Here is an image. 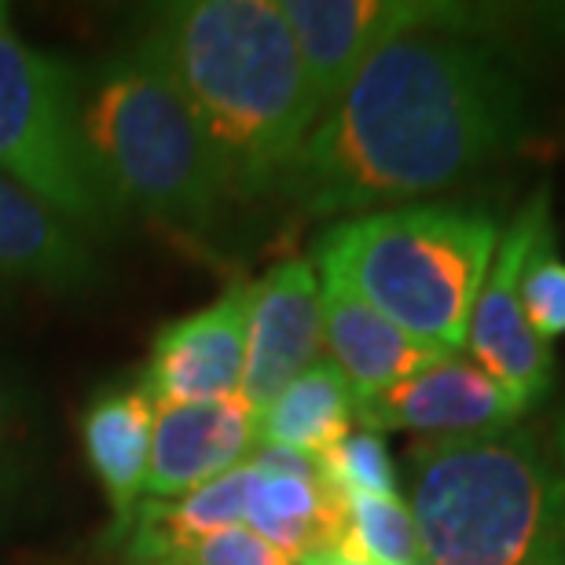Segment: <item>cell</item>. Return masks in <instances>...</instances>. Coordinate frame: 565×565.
I'll use <instances>...</instances> for the list:
<instances>
[{
    "label": "cell",
    "instance_id": "obj_1",
    "mask_svg": "<svg viewBox=\"0 0 565 565\" xmlns=\"http://www.w3.org/2000/svg\"><path fill=\"white\" fill-rule=\"evenodd\" d=\"M533 137V96L500 44L426 30L386 44L323 110L282 195L312 221L426 202L518 154Z\"/></svg>",
    "mask_w": 565,
    "mask_h": 565
},
{
    "label": "cell",
    "instance_id": "obj_2",
    "mask_svg": "<svg viewBox=\"0 0 565 565\" xmlns=\"http://www.w3.org/2000/svg\"><path fill=\"white\" fill-rule=\"evenodd\" d=\"M137 52L184 96L217 158L228 202L282 191L320 107L279 0L162 4Z\"/></svg>",
    "mask_w": 565,
    "mask_h": 565
},
{
    "label": "cell",
    "instance_id": "obj_3",
    "mask_svg": "<svg viewBox=\"0 0 565 565\" xmlns=\"http://www.w3.org/2000/svg\"><path fill=\"white\" fill-rule=\"evenodd\" d=\"M404 467L426 565H565V473L547 434L423 437Z\"/></svg>",
    "mask_w": 565,
    "mask_h": 565
},
{
    "label": "cell",
    "instance_id": "obj_4",
    "mask_svg": "<svg viewBox=\"0 0 565 565\" xmlns=\"http://www.w3.org/2000/svg\"><path fill=\"white\" fill-rule=\"evenodd\" d=\"M500 232V217L478 202H408L327 224L312 265L423 345L456 356Z\"/></svg>",
    "mask_w": 565,
    "mask_h": 565
},
{
    "label": "cell",
    "instance_id": "obj_5",
    "mask_svg": "<svg viewBox=\"0 0 565 565\" xmlns=\"http://www.w3.org/2000/svg\"><path fill=\"white\" fill-rule=\"evenodd\" d=\"M88 154L118 213L202 239L228 206L217 158L173 82L137 49L82 82Z\"/></svg>",
    "mask_w": 565,
    "mask_h": 565
},
{
    "label": "cell",
    "instance_id": "obj_6",
    "mask_svg": "<svg viewBox=\"0 0 565 565\" xmlns=\"http://www.w3.org/2000/svg\"><path fill=\"white\" fill-rule=\"evenodd\" d=\"M0 177L74 228L110 232L121 221L85 143L82 77L15 30L0 33Z\"/></svg>",
    "mask_w": 565,
    "mask_h": 565
},
{
    "label": "cell",
    "instance_id": "obj_7",
    "mask_svg": "<svg viewBox=\"0 0 565 565\" xmlns=\"http://www.w3.org/2000/svg\"><path fill=\"white\" fill-rule=\"evenodd\" d=\"M279 11L298 41L320 115L386 44L426 30L484 33L495 22L484 15L489 8L448 0H279Z\"/></svg>",
    "mask_w": 565,
    "mask_h": 565
},
{
    "label": "cell",
    "instance_id": "obj_8",
    "mask_svg": "<svg viewBox=\"0 0 565 565\" xmlns=\"http://www.w3.org/2000/svg\"><path fill=\"white\" fill-rule=\"evenodd\" d=\"M551 228H555L551 188L540 184L503 224L492 265L484 273L478 301H473L467 338H462V356H470L522 408V415L533 412L555 382V353L536 338L522 312V301H518L525 257L533 254L540 235H547Z\"/></svg>",
    "mask_w": 565,
    "mask_h": 565
},
{
    "label": "cell",
    "instance_id": "obj_9",
    "mask_svg": "<svg viewBox=\"0 0 565 565\" xmlns=\"http://www.w3.org/2000/svg\"><path fill=\"white\" fill-rule=\"evenodd\" d=\"M254 282H228L206 309L169 320L154 334L140 390L154 404H213L243 390Z\"/></svg>",
    "mask_w": 565,
    "mask_h": 565
},
{
    "label": "cell",
    "instance_id": "obj_10",
    "mask_svg": "<svg viewBox=\"0 0 565 565\" xmlns=\"http://www.w3.org/2000/svg\"><path fill=\"white\" fill-rule=\"evenodd\" d=\"M323 356V301L312 257H287L254 282L239 401L265 412Z\"/></svg>",
    "mask_w": 565,
    "mask_h": 565
},
{
    "label": "cell",
    "instance_id": "obj_11",
    "mask_svg": "<svg viewBox=\"0 0 565 565\" xmlns=\"http://www.w3.org/2000/svg\"><path fill=\"white\" fill-rule=\"evenodd\" d=\"M522 423V408L470 356H440L419 375L356 401V426L371 434L484 437Z\"/></svg>",
    "mask_w": 565,
    "mask_h": 565
},
{
    "label": "cell",
    "instance_id": "obj_12",
    "mask_svg": "<svg viewBox=\"0 0 565 565\" xmlns=\"http://www.w3.org/2000/svg\"><path fill=\"white\" fill-rule=\"evenodd\" d=\"M254 470L243 525L305 565H345V495L327 484L316 459L287 448H257Z\"/></svg>",
    "mask_w": 565,
    "mask_h": 565
},
{
    "label": "cell",
    "instance_id": "obj_13",
    "mask_svg": "<svg viewBox=\"0 0 565 565\" xmlns=\"http://www.w3.org/2000/svg\"><path fill=\"white\" fill-rule=\"evenodd\" d=\"M257 415L239 397L213 404H154L147 500H177L254 459Z\"/></svg>",
    "mask_w": 565,
    "mask_h": 565
},
{
    "label": "cell",
    "instance_id": "obj_14",
    "mask_svg": "<svg viewBox=\"0 0 565 565\" xmlns=\"http://www.w3.org/2000/svg\"><path fill=\"white\" fill-rule=\"evenodd\" d=\"M77 429H82L85 462L110 507L107 536L121 544L147 500L154 401L140 386H107L85 404Z\"/></svg>",
    "mask_w": 565,
    "mask_h": 565
},
{
    "label": "cell",
    "instance_id": "obj_15",
    "mask_svg": "<svg viewBox=\"0 0 565 565\" xmlns=\"http://www.w3.org/2000/svg\"><path fill=\"white\" fill-rule=\"evenodd\" d=\"M320 301L327 360L342 371L356 401L397 386V382L419 375L423 367L437 364L440 356H448L401 331L345 282L320 276Z\"/></svg>",
    "mask_w": 565,
    "mask_h": 565
},
{
    "label": "cell",
    "instance_id": "obj_16",
    "mask_svg": "<svg viewBox=\"0 0 565 565\" xmlns=\"http://www.w3.org/2000/svg\"><path fill=\"white\" fill-rule=\"evenodd\" d=\"M0 279L52 294H82L99 282L82 228L8 177H0Z\"/></svg>",
    "mask_w": 565,
    "mask_h": 565
},
{
    "label": "cell",
    "instance_id": "obj_17",
    "mask_svg": "<svg viewBox=\"0 0 565 565\" xmlns=\"http://www.w3.org/2000/svg\"><path fill=\"white\" fill-rule=\"evenodd\" d=\"M254 473L257 470L250 459L243 467H235L232 473H224V478L202 484L195 492L177 495V500H143L126 540H121L126 562L147 565L169 555V551L195 544V540H206L232 525H243Z\"/></svg>",
    "mask_w": 565,
    "mask_h": 565
},
{
    "label": "cell",
    "instance_id": "obj_18",
    "mask_svg": "<svg viewBox=\"0 0 565 565\" xmlns=\"http://www.w3.org/2000/svg\"><path fill=\"white\" fill-rule=\"evenodd\" d=\"M356 426V397L331 360L305 367L279 397L257 412V445L320 459Z\"/></svg>",
    "mask_w": 565,
    "mask_h": 565
},
{
    "label": "cell",
    "instance_id": "obj_19",
    "mask_svg": "<svg viewBox=\"0 0 565 565\" xmlns=\"http://www.w3.org/2000/svg\"><path fill=\"white\" fill-rule=\"evenodd\" d=\"M349 562L360 565H423L415 518L401 495H345Z\"/></svg>",
    "mask_w": 565,
    "mask_h": 565
},
{
    "label": "cell",
    "instance_id": "obj_20",
    "mask_svg": "<svg viewBox=\"0 0 565 565\" xmlns=\"http://www.w3.org/2000/svg\"><path fill=\"white\" fill-rule=\"evenodd\" d=\"M316 467L342 495H401V478L382 434L353 426L316 459Z\"/></svg>",
    "mask_w": 565,
    "mask_h": 565
},
{
    "label": "cell",
    "instance_id": "obj_21",
    "mask_svg": "<svg viewBox=\"0 0 565 565\" xmlns=\"http://www.w3.org/2000/svg\"><path fill=\"white\" fill-rule=\"evenodd\" d=\"M518 301L529 327L540 342H555L565 334V257L558 254L555 228L540 235L533 254L525 257L522 279H518Z\"/></svg>",
    "mask_w": 565,
    "mask_h": 565
},
{
    "label": "cell",
    "instance_id": "obj_22",
    "mask_svg": "<svg viewBox=\"0 0 565 565\" xmlns=\"http://www.w3.org/2000/svg\"><path fill=\"white\" fill-rule=\"evenodd\" d=\"M33 467V426L26 415V397L0 371V507L26 492Z\"/></svg>",
    "mask_w": 565,
    "mask_h": 565
},
{
    "label": "cell",
    "instance_id": "obj_23",
    "mask_svg": "<svg viewBox=\"0 0 565 565\" xmlns=\"http://www.w3.org/2000/svg\"><path fill=\"white\" fill-rule=\"evenodd\" d=\"M147 565H305L301 558L287 555L276 544H268L246 525H232L224 533H213L195 544L169 551V555Z\"/></svg>",
    "mask_w": 565,
    "mask_h": 565
},
{
    "label": "cell",
    "instance_id": "obj_24",
    "mask_svg": "<svg viewBox=\"0 0 565 565\" xmlns=\"http://www.w3.org/2000/svg\"><path fill=\"white\" fill-rule=\"evenodd\" d=\"M547 445H551V451H555L558 467H562V473H565V401H562V408L555 412V423H551Z\"/></svg>",
    "mask_w": 565,
    "mask_h": 565
},
{
    "label": "cell",
    "instance_id": "obj_25",
    "mask_svg": "<svg viewBox=\"0 0 565 565\" xmlns=\"http://www.w3.org/2000/svg\"><path fill=\"white\" fill-rule=\"evenodd\" d=\"M8 30H11V4L0 0V33H8Z\"/></svg>",
    "mask_w": 565,
    "mask_h": 565
},
{
    "label": "cell",
    "instance_id": "obj_26",
    "mask_svg": "<svg viewBox=\"0 0 565 565\" xmlns=\"http://www.w3.org/2000/svg\"><path fill=\"white\" fill-rule=\"evenodd\" d=\"M345 565H360V562H345Z\"/></svg>",
    "mask_w": 565,
    "mask_h": 565
}]
</instances>
